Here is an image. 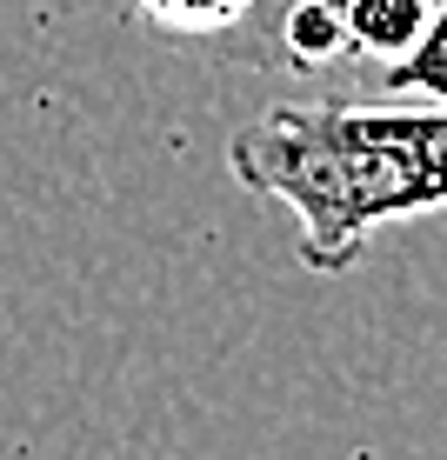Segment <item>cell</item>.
Wrapping results in <instances>:
<instances>
[{
  "instance_id": "cell-6",
  "label": "cell",
  "mask_w": 447,
  "mask_h": 460,
  "mask_svg": "<svg viewBox=\"0 0 447 460\" xmlns=\"http://www.w3.org/2000/svg\"><path fill=\"white\" fill-rule=\"evenodd\" d=\"M267 7H274V0H261V13H267ZM261 13H254V21H261ZM247 34H254V27H247ZM247 34H241V47H247ZM234 60H241V54H234Z\"/></svg>"
},
{
  "instance_id": "cell-4",
  "label": "cell",
  "mask_w": 447,
  "mask_h": 460,
  "mask_svg": "<svg viewBox=\"0 0 447 460\" xmlns=\"http://www.w3.org/2000/svg\"><path fill=\"white\" fill-rule=\"evenodd\" d=\"M380 93H394V101L447 107V0H434L421 40H414L401 60H388V67H380Z\"/></svg>"
},
{
  "instance_id": "cell-5",
  "label": "cell",
  "mask_w": 447,
  "mask_h": 460,
  "mask_svg": "<svg viewBox=\"0 0 447 460\" xmlns=\"http://www.w3.org/2000/svg\"><path fill=\"white\" fill-rule=\"evenodd\" d=\"M407 114H414V140H421V161H427V181H434V200L447 208V107L407 101Z\"/></svg>"
},
{
  "instance_id": "cell-1",
  "label": "cell",
  "mask_w": 447,
  "mask_h": 460,
  "mask_svg": "<svg viewBox=\"0 0 447 460\" xmlns=\"http://www.w3.org/2000/svg\"><path fill=\"white\" fill-rule=\"evenodd\" d=\"M228 173L261 200H281L300 227L308 274H347L380 227L441 214L414 114L394 93H300L274 101L228 140Z\"/></svg>"
},
{
  "instance_id": "cell-2",
  "label": "cell",
  "mask_w": 447,
  "mask_h": 460,
  "mask_svg": "<svg viewBox=\"0 0 447 460\" xmlns=\"http://www.w3.org/2000/svg\"><path fill=\"white\" fill-rule=\"evenodd\" d=\"M134 13L161 40H181V47L214 54V60H234L241 54V34L254 27V13H261V0H134Z\"/></svg>"
},
{
  "instance_id": "cell-3",
  "label": "cell",
  "mask_w": 447,
  "mask_h": 460,
  "mask_svg": "<svg viewBox=\"0 0 447 460\" xmlns=\"http://www.w3.org/2000/svg\"><path fill=\"white\" fill-rule=\"evenodd\" d=\"M427 13H434V0H341V21H347V47H354L361 67H388V60H401L414 40H421Z\"/></svg>"
}]
</instances>
